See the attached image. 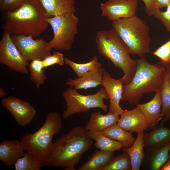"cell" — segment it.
Segmentation results:
<instances>
[{
	"instance_id": "6da1fadb",
	"label": "cell",
	"mask_w": 170,
	"mask_h": 170,
	"mask_svg": "<svg viewBox=\"0 0 170 170\" xmlns=\"http://www.w3.org/2000/svg\"><path fill=\"white\" fill-rule=\"evenodd\" d=\"M88 131L81 126L73 128L53 143L47 166L60 167L64 170H76L75 167L93 143Z\"/></svg>"
},
{
	"instance_id": "7a4b0ae2",
	"label": "cell",
	"mask_w": 170,
	"mask_h": 170,
	"mask_svg": "<svg viewBox=\"0 0 170 170\" xmlns=\"http://www.w3.org/2000/svg\"><path fill=\"white\" fill-rule=\"evenodd\" d=\"M4 14L2 28L11 34L37 37L49 25L46 12L38 0H25L16 9Z\"/></svg>"
},
{
	"instance_id": "3957f363",
	"label": "cell",
	"mask_w": 170,
	"mask_h": 170,
	"mask_svg": "<svg viewBox=\"0 0 170 170\" xmlns=\"http://www.w3.org/2000/svg\"><path fill=\"white\" fill-rule=\"evenodd\" d=\"M137 66L131 81L123 84L122 100L138 104L146 93L161 91L166 75V67L159 63L152 64L145 58L136 59Z\"/></svg>"
},
{
	"instance_id": "277c9868",
	"label": "cell",
	"mask_w": 170,
	"mask_h": 170,
	"mask_svg": "<svg viewBox=\"0 0 170 170\" xmlns=\"http://www.w3.org/2000/svg\"><path fill=\"white\" fill-rule=\"evenodd\" d=\"M95 42L99 53L123 73L120 80L123 84L129 83L135 72L137 61L131 58L129 48L116 31L112 28L97 31Z\"/></svg>"
},
{
	"instance_id": "5b68a950",
	"label": "cell",
	"mask_w": 170,
	"mask_h": 170,
	"mask_svg": "<svg viewBox=\"0 0 170 170\" xmlns=\"http://www.w3.org/2000/svg\"><path fill=\"white\" fill-rule=\"evenodd\" d=\"M62 126L59 114L52 112L46 115L44 124L37 131L22 135L20 141L24 150L32 155L42 166H47L53 147V136L60 132Z\"/></svg>"
},
{
	"instance_id": "8992f818",
	"label": "cell",
	"mask_w": 170,
	"mask_h": 170,
	"mask_svg": "<svg viewBox=\"0 0 170 170\" xmlns=\"http://www.w3.org/2000/svg\"><path fill=\"white\" fill-rule=\"evenodd\" d=\"M111 25L129 48L130 54L145 58L150 52L149 27L136 15L112 21Z\"/></svg>"
},
{
	"instance_id": "52a82bcc",
	"label": "cell",
	"mask_w": 170,
	"mask_h": 170,
	"mask_svg": "<svg viewBox=\"0 0 170 170\" xmlns=\"http://www.w3.org/2000/svg\"><path fill=\"white\" fill-rule=\"evenodd\" d=\"M77 90L70 86L62 93L66 103V109L62 114L64 119L75 114L86 112L93 108H99L104 112H107V106L103 100H108L109 98L104 87L95 94L87 95H82Z\"/></svg>"
},
{
	"instance_id": "ba28073f",
	"label": "cell",
	"mask_w": 170,
	"mask_h": 170,
	"mask_svg": "<svg viewBox=\"0 0 170 170\" xmlns=\"http://www.w3.org/2000/svg\"><path fill=\"white\" fill-rule=\"evenodd\" d=\"M74 13L48 17L46 21L52 28L54 36L48 42L50 50L67 51L71 48L77 32L79 19Z\"/></svg>"
},
{
	"instance_id": "9c48e42d",
	"label": "cell",
	"mask_w": 170,
	"mask_h": 170,
	"mask_svg": "<svg viewBox=\"0 0 170 170\" xmlns=\"http://www.w3.org/2000/svg\"><path fill=\"white\" fill-rule=\"evenodd\" d=\"M13 42L11 34L4 30L0 41V63L15 72L26 74L29 64Z\"/></svg>"
},
{
	"instance_id": "30bf717a",
	"label": "cell",
	"mask_w": 170,
	"mask_h": 170,
	"mask_svg": "<svg viewBox=\"0 0 170 170\" xmlns=\"http://www.w3.org/2000/svg\"><path fill=\"white\" fill-rule=\"evenodd\" d=\"M11 37L21 55L28 61L42 60L50 54L48 42L42 38L34 39L30 36L19 34H11Z\"/></svg>"
},
{
	"instance_id": "8fae6325",
	"label": "cell",
	"mask_w": 170,
	"mask_h": 170,
	"mask_svg": "<svg viewBox=\"0 0 170 170\" xmlns=\"http://www.w3.org/2000/svg\"><path fill=\"white\" fill-rule=\"evenodd\" d=\"M137 6V0H108L100 8L101 16L112 21L134 16Z\"/></svg>"
},
{
	"instance_id": "7c38bea8",
	"label": "cell",
	"mask_w": 170,
	"mask_h": 170,
	"mask_svg": "<svg viewBox=\"0 0 170 170\" xmlns=\"http://www.w3.org/2000/svg\"><path fill=\"white\" fill-rule=\"evenodd\" d=\"M1 102L20 126H24L29 123L36 115V111L34 106L14 96L3 98Z\"/></svg>"
},
{
	"instance_id": "4fadbf2b",
	"label": "cell",
	"mask_w": 170,
	"mask_h": 170,
	"mask_svg": "<svg viewBox=\"0 0 170 170\" xmlns=\"http://www.w3.org/2000/svg\"><path fill=\"white\" fill-rule=\"evenodd\" d=\"M123 84L119 79L112 78L108 72L105 71L101 85L108 95L110 100L109 112L119 116L124 111L119 105L122 99Z\"/></svg>"
},
{
	"instance_id": "5bb4252c",
	"label": "cell",
	"mask_w": 170,
	"mask_h": 170,
	"mask_svg": "<svg viewBox=\"0 0 170 170\" xmlns=\"http://www.w3.org/2000/svg\"><path fill=\"white\" fill-rule=\"evenodd\" d=\"M117 124L126 131L137 133L149 128L144 115L137 105L132 110H124Z\"/></svg>"
},
{
	"instance_id": "9a60e30c",
	"label": "cell",
	"mask_w": 170,
	"mask_h": 170,
	"mask_svg": "<svg viewBox=\"0 0 170 170\" xmlns=\"http://www.w3.org/2000/svg\"><path fill=\"white\" fill-rule=\"evenodd\" d=\"M142 111L149 128L157 126L164 115L161 113L162 99L160 91L156 92L153 98L149 102L143 104H137Z\"/></svg>"
},
{
	"instance_id": "2e32d148",
	"label": "cell",
	"mask_w": 170,
	"mask_h": 170,
	"mask_svg": "<svg viewBox=\"0 0 170 170\" xmlns=\"http://www.w3.org/2000/svg\"><path fill=\"white\" fill-rule=\"evenodd\" d=\"M144 148L147 153L153 152L170 142V128L156 126L148 133H143Z\"/></svg>"
},
{
	"instance_id": "e0dca14e",
	"label": "cell",
	"mask_w": 170,
	"mask_h": 170,
	"mask_svg": "<svg viewBox=\"0 0 170 170\" xmlns=\"http://www.w3.org/2000/svg\"><path fill=\"white\" fill-rule=\"evenodd\" d=\"M21 141L16 140H5L0 143V160L10 166L14 164L25 154Z\"/></svg>"
},
{
	"instance_id": "ac0fdd59",
	"label": "cell",
	"mask_w": 170,
	"mask_h": 170,
	"mask_svg": "<svg viewBox=\"0 0 170 170\" xmlns=\"http://www.w3.org/2000/svg\"><path fill=\"white\" fill-rule=\"evenodd\" d=\"M102 66L88 72L84 76L76 79L69 78L65 84L75 89H84L95 88L101 85L104 73L105 71Z\"/></svg>"
},
{
	"instance_id": "d6986e66",
	"label": "cell",
	"mask_w": 170,
	"mask_h": 170,
	"mask_svg": "<svg viewBox=\"0 0 170 170\" xmlns=\"http://www.w3.org/2000/svg\"><path fill=\"white\" fill-rule=\"evenodd\" d=\"M48 17L74 13L75 0H38Z\"/></svg>"
},
{
	"instance_id": "ffe728a7",
	"label": "cell",
	"mask_w": 170,
	"mask_h": 170,
	"mask_svg": "<svg viewBox=\"0 0 170 170\" xmlns=\"http://www.w3.org/2000/svg\"><path fill=\"white\" fill-rule=\"evenodd\" d=\"M119 115L109 112L103 115L99 112L92 113L84 128L88 131L103 132L107 128L117 123L120 118Z\"/></svg>"
},
{
	"instance_id": "44dd1931",
	"label": "cell",
	"mask_w": 170,
	"mask_h": 170,
	"mask_svg": "<svg viewBox=\"0 0 170 170\" xmlns=\"http://www.w3.org/2000/svg\"><path fill=\"white\" fill-rule=\"evenodd\" d=\"M114 157L113 152L96 150L77 170H102Z\"/></svg>"
},
{
	"instance_id": "7402d4cb",
	"label": "cell",
	"mask_w": 170,
	"mask_h": 170,
	"mask_svg": "<svg viewBox=\"0 0 170 170\" xmlns=\"http://www.w3.org/2000/svg\"><path fill=\"white\" fill-rule=\"evenodd\" d=\"M144 149L143 132L138 133L137 137L132 146L122 148L123 152L127 153L130 158L132 164L131 170L140 169L145 156Z\"/></svg>"
},
{
	"instance_id": "603a6c76",
	"label": "cell",
	"mask_w": 170,
	"mask_h": 170,
	"mask_svg": "<svg viewBox=\"0 0 170 170\" xmlns=\"http://www.w3.org/2000/svg\"><path fill=\"white\" fill-rule=\"evenodd\" d=\"M88 133L89 137L96 141L94 144V147L100 150L113 152L123 148L121 143L109 138L103 132L89 130Z\"/></svg>"
},
{
	"instance_id": "cb8c5ba5",
	"label": "cell",
	"mask_w": 170,
	"mask_h": 170,
	"mask_svg": "<svg viewBox=\"0 0 170 170\" xmlns=\"http://www.w3.org/2000/svg\"><path fill=\"white\" fill-rule=\"evenodd\" d=\"M103 132L112 139L121 143L123 148L131 146L135 140L132 133L124 130L117 123L107 128Z\"/></svg>"
},
{
	"instance_id": "d4e9b609",
	"label": "cell",
	"mask_w": 170,
	"mask_h": 170,
	"mask_svg": "<svg viewBox=\"0 0 170 170\" xmlns=\"http://www.w3.org/2000/svg\"><path fill=\"white\" fill-rule=\"evenodd\" d=\"M166 69L165 81L160 91L162 99L161 113L164 115L161 126L170 120V65L166 66Z\"/></svg>"
},
{
	"instance_id": "484cf974",
	"label": "cell",
	"mask_w": 170,
	"mask_h": 170,
	"mask_svg": "<svg viewBox=\"0 0 170 170\" xmlns=\"http://www.w3.org/2000/svg\"><path fill=\"white\" fill-rule=\"evenodd\" d=\"M64 60L65 64L73 70L78 78L82 77L89 71L102 66V64L99 62L96 56H94L90 61L84 63H76L67 57H65Z\"/></svg>"
},
{
	"instance_id": "4316f807",
	"label": "cell",
	"mask_w": 170,
	"mask_h": 170,
	"mask_svg": "<svg viewBox=\"0 0 170 170\" xmlns=\"http://www.w3.org/2000/svg\"><path fill=\"white\" fill-rule=\"evenodd\" d=\"M170 142L160 148L148 153L150 156V167L151 170H158L167 162L170 157Z\"/></svg>"
},
{
	"instance_id": "83f0119b",
	"label": "cell",
	"mask_w": 170,
	"mask_h": 170,
	"mask_svg": "<svg viewBox=\"0 0 170 170\" xmlns=\"http://www.w3.org/2000/svg\"><path fill=\"white\" fill-rule=\"evenodd\" d=\"M29 66L31 80L35 84L37 88H39L42 85L44 84L47 78L42 67V60H33L31 61Z\"/></svg>"
},
{
	"instance_id": "f1b7e54d",
	"label": "cell",
	"mask_w": 170,
	"mask_h": 170,
	"mask_svg": "<svg viewBox=\"0 0 170 170\" xmlns=\"http://www.w3.org/2000/svg\"><path fill=\"white\" fill-rule=\"evenodd\" d=\"M132 164L128 154L123 153L114 157L102 170H131Z\"/></svg>"
},
{
	"instance_id": "f546056e",
	"label": "cell",
	"mask_w": 170,
	"mask_h": 170,
	"mask_svg": "<svg viewBox=\"0 0 170 170\" xmlns=\"http://www.w3.org/2000/svg\"><path fill=\"white\" fill-rule=\"evenodd\" d=\"M15 170H40L42 166L30 153L27 152L14 164Z\"/></svg>"
},
{
	"instance_id": "4dcf8cb0",
	"label": "cell",
	"mask_w": 170,
	"mask_h": 170,
	"mask_svg": "<svg viewBox=\"0 0 170 170\" xmlns=\"http://www.w3.org/2000/svg\"><path fill=\"white\" fill-rule=\"evenodd\" d=\"M152 53L160 59L159 64L166 67L170 65V39Z\"/></svg>"
},
{
	"instance_id": "1f68e13d",
	"label": "cell",
	"mask_w": 170,
	"mask_h": 170,
	"mask_svg": "<svg viewBox=\"0 0 170 170\" xmlns=\"http://www.w3.org/2000/svg\"><path fill=\"white\" fill-rule=\"evenodd\" d=\"M42 61L43 69L56 64H58L61 66L65 64L63 54L58 51H55L52 54L46 56Z\"/></svg>"
},
{
	"instance_id": "d6a6232c",
	"label": "cell",
	"mask_w": 170,
	"mask_h": 170,
	"mask_svg": "<svg viewBox=\"0 0 170 170\" xmlns=\"http://www.w3.org/2000/svg\"><path fill=\"white\" fill-rule=\"evenodd\" d=\"M153 16L160 20L167 32H170V5L167 7L166 10L164 12L156 8Z\"/></svg>"
},
{
	"instance_id": "836d02e7",
	"label": "cell",
	"mask_w": 170,
	"mask_h": 170,
	"mask_svg": "<svg viewBox=\"0 0 170 170\" xmlns=\"http://www.w3.org/2000/svg\"><path fill=\"white\" fill-rule=\"evenodd\" d=\"M25 0H0V10L4 13L12 11L19 7Z\"/></svg>"
},
{
	"instance_id": "e575fe53",
	"label": "cell",
	"mask_w": 170,
	"mask_h": 170,
	"mask_svg": "<svg viewBox=\"0 0 170 170\" xmlns=\"http://www.w3.org/2000/svg\"><path fill=\"white\" fill-rule=\"evenodd\" d=\"M145 6V12L149 16H153L155 10L154 0H142Z\"/></svg>"
},
{
	"instance_id": "d590c367",
	"label": "cell",
	"mask_w": 170,
	"mask_h": 170,
	"mask_svg": "<svg viewBox=\"0 0 170 170\" xmlns=\"http://www.w3.org/2000/svg\"><path fill=\"white\" fill-rule=\"evenodd\" d=\"M154 2L155 8L159 9L170 5V0H154Z\"/></svg>"
},
{
	"instance_id": "8d00e7d4",
	"label": "cell",
	"mask_w": 170,
	"mask_h": 170,
	"mask_svg": "<svg viewBox=\"0 0 170 170\" xmlns=\"http://www.w3.org/2000/svg\"><path fill=\"white\" fill-rule=\"evenodd\" d=\"M160 170H170V159L160 168Z\"/></svg>"
},
{
	"instance_id": "74e56055",
	"label": "cell",
	"mask_w": 170,
	"mask_h": 170,
	"mask_svg": "<svg viewBox=\"0 0 170 170\" xmlns=\"http://www.w3.org/2000/svg\"><path fill=\"white\" fill-rule=\"evenodd\" d=\"M7 95L5 90L2 87L0 88V96L4 98Z\"/></svg>"
},
{
	"instance_id": "f35d334b",
	"label": "cell",
	"mask_w": 170,
	"mask_h": 170,
	"mask_svg": "<svg viewBox=\"0 0 170 170\" xmlns=\"http://www.w3.org/2000/svg\"><path fill=\"white\" fill-rule=\"evenodd\" d=\"M169 159H170V158H169Z\"/></svg>"
}]
</instances>
